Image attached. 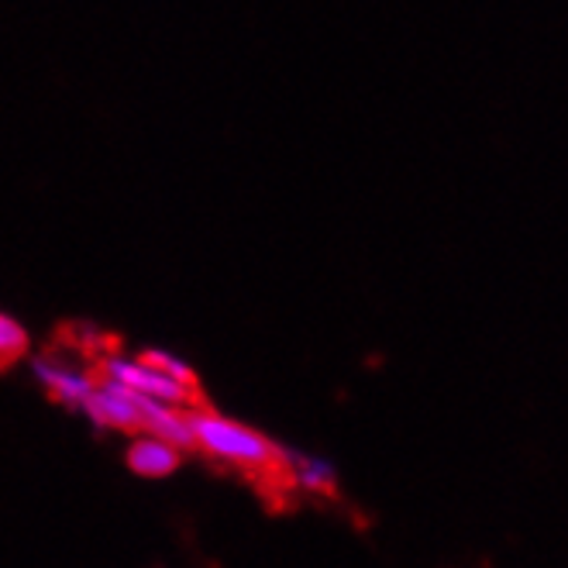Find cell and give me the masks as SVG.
Wrapping results in <instances>:
<instances>
[{
  "instance_id": "cell-1",
  "label": "cell",
  "mask_w": 568,
  "mask_h": 568,
  "mask_svg": "<svg viewBox=\"0 0 568 568\" xmlns=\"http://www.w3.org/2000/svg\"><path fill=\"white\" fill-rule=\"evenodd\" d=\"M190 430H193V452H204L207 458L227 465V469L245 473L262 493H293L283 473L286 448H280L273 438H265L262 430L231 420L207 404L186 407Z\"/></svg>"
},
{
  "instance_id": "cell-2",
  "label": "cell",
  "mask_w": 568,
  "mask_h": 568,
  "mask_svg": "<svg viewBox=\"0 0 568 568\" xmlns=\"http://www.w3.org/2000/svg\"><path fill=\"white\" fill-rule=\"evenodd\" d=\"M93 369L100 376H108V379H118L121 386L128 389H135L149 399H162V404H173V407H193V404H204V396H200L196 389H186L180 386L176 379H170L165 373H159L155 365L142 362L139 355H104L100 358Z\"/></svg>"
},
{
  "instance_id": "cell-3",
  "label": "cell",
  "mask_w": 568,
  "mask_h": 568,
  "mask_svg": "<svg viewBox=\"0 0 568 568\" xmlns=\"http://www.w3.org/2000/svg\"><path fill=\"white\" fill-rule=\"evenodd\" d=\"M80 410L104 430H128V434L142 430V393L128 389L118 379H108L100 373H97V386L90 389L87 404Z\"/></svg>"
},
{
  "instance_id": "cell-4",
  "label": "cell",
  "mask_w": 568,
  "mask_h": 568,
  "mask_svg": "<svg viewBox=\"0 0 568 568\" xmlns=\"http://www.w3.org/2000/svg\"><path fill=\"white\" fill-rule=\"evenodd\" d=\"M31 373H36L39 386H45V393L62 407L80 410L87 404L90 389L97 386V369H80V365H70L62 358L42 355L31 362Z\"/></svg>"
},
{
  "instance_id": "cell-5",
  "label": "cell",
  "mask_w": 568,
  "mask_h": 568,
  "mask_svg": "<svg viewBox=\"0 0 568 568\" xmlns=\"http://www.w3.org/2000/svg\"><path fill=\"white\" fill-rule=\"evenodd\" d=\"M180 462H183V452L165 438H159V434H149V430H139L128 445V469L135 476H145V479L173 476L180 469Z\"/></svg>"
},
{
  "instance_id": "cell-6",
  "label": "cell",
  "mask_w": 568,
  "mask_h": 568,
  "mask_svg": "<svg viewBox=\"0 0 568 568\" xmlns=\"http://www.w3.org/2000/svg\"><path fill=\"white\" fill-rule=\"evenodd\" d=\"M283 473H286V483H290L293 493H317V496H334V493H338V476H334L331 462L286 452Z\"/></svg>"
},
{
  "instance_id": "cell-7",
  "label": "cell",
  "mask_w": 568,
  "mask_h": 568,
  "mask_svg": "<svg viewBox=\"0 0 568 568\" xmlns=\"http://www.w3.org/2000/svg\"><path fill=\"white\" fill-rule=\"evenodd\" d=\"M31 348V338H28V327L0 311V369H11L14 362H21Z\"/></svg>"
},
{
  "instance_id": "cell-8",
  "label": "cell",
  "mask_w": 568,
  "mask_h": 568,
  "mask_svg": "<svg viewBox=\"0 0 568 568\" xmlns=\"http://www.w3.org/2000/svg\"><path fill=\"white\" fill-rule=\"evenodd\" d=\"M139 358H142V362H149V365H155L159 373H165L170 379H176L180 386H186V389H196V393H200V379H196V373L190 369V365H186L183 358H176L173 352H162V348H145Z\"/></svg>"
}]
</instances>
